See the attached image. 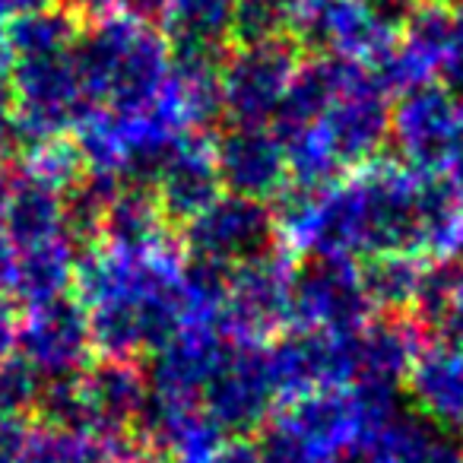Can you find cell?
I'll use <instances>...</instances> for the list:
<instances>
[{"instance_id":"6da1fadb","label":"cell","mask_w":463,"mask_h":463,"mask_svg":"<svg viewBox=\"0 0 463 463\" xmlns=\"http://www.w3.org/2000/svg\"><path fill=\"white\" fill-rule=\"evenodd\" d=\"M80 305L105 359L159 353L191 324L187 264L172 239L153 245L99 241L77 267Z\"/></svg>"},{"instance_id":"7a4b0ae2","label":"cell","mask_w":463,"mask_h":463,"mask_svg":"<svg viewBox=\"0 0 463 463\" xmlns=\"http://www.w3.org/2000/svg\"><path fill=\"white\" fill-rule=\"evenodd\" d=\"M73 58L90 109L111 115L156 105L172 80V39L153 20L121 10L90 20Z\"/></svg>"},{"instance_id":"3957f363","label":"cell","mask_w":463,"mask_h":463,"mask_svg":"<svg viewBox=\"0 0 463 463\" xmlns=\"http://www.w3.org/2000/svg\"><path fill=\"white\" fill-rule=\"evenodd\" d=\"M391 416H397V391L391 387H330L286 400L260 425V460L343 463Z\"/></svg>"},{"instance_id":"277c9868","label":"cell","mask_w":463,"mask_h":463,"mask_svg":"<svg viewBox=\"0 0 463 463\" xmlns=\"http://www.w3.org/2000/svg\"><path fill=\"white\" fill-rule=\"evenodd\" d=\"M391 92L378 80V73L355 61L334 58V83H330L327 102L305 128H315L336 165L343 172H353L368 165L378 149L391 140Z\"/></svg>"},{"instance_id":"5b68a950","label":"cell","mask_w":463,"mask_h":463,"mask_svg":"<svg viewBox=\"0 0 463 463\" xmlns=\"http://www.w3.org/2000/svg\"><path fill=\"white\" fill-rule=\"evenodd\" d=\"M292 283L296 264L279 248L229 270L216 327L235 340L264 343L292 324Z\"/></svg>"},{"instance_id":"8992f818","label":"cell","mask_w":463,"mask_h":463,"mask_svg":"<svg viewBox=\"0 0 463 463\" xmlns=\"http://www.w3.org/2000/svg\"><path fill=\"white\" fill-rule=\"evenodd\" d=\"M298 67L296 39L239 45L235 54H225L219 73L222 118L232 128H267V121H277Z\"/></svg>"},{"instance_id":"52a82bcc","label":"cell","mask_w":463,"mask_h":463,"mask_svg":"<svg viewBox=\"0 0 463 463\" xmlns=\"http://www.w3.org/2000/svg\"><path fill=\"white\" fill-rule=\"evenodd\" d=\"M77 48V45H73ZM71 52H48L16 58L14 67V109L16 124L33 143L58 140L64 130L77 128L90 111L77 58Z\"/></svg>"},{"instance_id":"ba28073f","label":"cell","mask_w":463,"mask_h":463,"mask_svg":"<svg viewBox=\"0 0 463 463\" xmlns=\"http://www.w3.org/2000/svg\"><path fill=\"white\" fill-rule=\"evenodd\" d=\"M277 222L267 200L219 194L203 213L184 222V248L191 260L219 270H235L260 254L273 251Z\"/></svg>"},{"instance_id":"9c48e42d","label":"cell","mask_w":463,"mask_h":463,"mask_svg":"<svg viewBox=\"0 0 463 463\" xmlns=\"http://www.w3.org/2000/svg\"><path fill=\"white\" fill-rule=\"evenodd\" d=\"M277 400L264 343L229 336L200 391V406L206 416L216 419L225 435H239L260 429L270 419Z\"/></svg>"},{"instance_id":"30bf717a","label":"cell","mask_w":463,"mask_h":463,"mask_svg":"<svg viewBox=\"0 0 463 463\" xmlns=\"http://www.w3.org/2000/svg\"><path fill=\"white\" fill-rule=\"evenodd\" d=\"M267 365L283 403L330 387H353L355 334L292 327L267 349Z\"/></svg>"},{"instance_id":"8fae6325","label":"cell","mask_w":463,"mask_h":463,"mask_svg":"<svg viewBox=\"0 0 463 463\" xmlns=\"http://www.w3.org/2000/svg\"><path fill=\"white\" fill-rule=\"evenodd\" d=\"M16 343L23 359L45 381L77 378L90 368V355L96 353L90 315L77 298L67 296L33 305L16 330Z\"/></svg>"},{"instance_id":"7c38bea8","label":"cell","mask_w":463,"mask_h":463,"mask_svg":"<svg viewBox=\"0 0 463 463\" xmlns=\"http://www.w3.org/2000/svg\"><path fill=\"white\" fill-rule=\"evenodd\" d=\"M372 302L362 286L359 267L349 260L315 258L296 270L292 283V327L355 334L372 321Z\"/></svg>"},{"instance_id":"4fadbf2b","label":"cell","mask_w":463,"mask_h":463,"mask_svg":"<svg viewBox=\"0 0 463 463\" xmlns=\"http://www.w3.org/2000/svg\"><path fill=\"white\" fill-rule=\"evenodd\" d=\"M463 130V105L448 86L425 83L400 92L391 118V140L416 172H441L450 146Z\"/></svg>"},{"instance_id":"5bb4252c","label":"cell","mask_w":463,"mask_h":463,"mask_svg":"<svg viewBox=\"0 0 463 463\" xmlns=\"http://www.w3.org/2000/svg\"><path fill=\"white\" fill-rule=\"evenodd\" d=\"M298 35L330 58L374 67L400 33L381 20L368 0H308Z\"/></svg>"},{"instance_id":"9a60e30c","label":"cell","mask_w":463,"mask_h":463,"mask_svg":"<svg viewBox=\"0 0 463 463\" xmlns=\"http://www.w3.org/2000/svg\"><path fill=\"white\" fill-rule=\"evenodd\" d=\"M149 187L168 222H191L222 194L216 143L206 140L203 130L184 134L159 162V168L149 178Z\"/></svg>"},{"instance_id":"2e32d148","label":"cell","mask_w":463,"mask_h":463,"mask_svg":"<svg viewBox=\"0 0 463 463\" xmlns=\"http://www.w3.org/2000/svg\"><path fill=\"white\" fill-rule=\"evenodd\" d=\"M216 162L222 187L254 200H273L289 184V162L277 130L229 128L216 140Z\"/></svg>"},{"instance_id":"e0dca14e","label":"cell","mask_w":463,"mask_h":463,"mask_svg":"<svg viewBox=\"0 0 463 463\" xmlns=\"http://www.w3.org/2000/svg\"><path fill=\"white\" fill-rule=\"evenodd\" d=\"M403 384L425 419L448 431L463 429V343L438 336L419 346Z\"/></svg>"},{"instance_id":"ac0fdd59","label":"cell","mask_w":463,"mask_h":463,"mask_svg":"<svg viewBox=\"0 0 463 463\" xmlns=\"http://www.w3.org/2000/svg\"><path fill=\"white\" fill-rule=\"evenodd\" d=\"M355 463H463V444L431 419L397 412L355 450Z\"/></svg>"},{"instance_id":"d6986e66","label":"cell","mask_w":463,"mask_h":463,"mask_svg":"<svg viewBox=\"0 0 463 463\" xmlns=\"http://www.w3.org/2000/svg\"><path fill=\"white\" fill-rule=\"evenodd\" d=\"M419 353V330L406 317H378L355 330V384L391 387L406 381Z\"/></svg>"},{"instance_id":"ffe728a7","label":"cell","mask_w":463,"mask_h":463,"mask_svg":"<svg viewBox=\"0 0 463 463\" xmlns=\"http://www.w3.org/2000/svg\"><path fill=\"white\" fill-rule=\"evenodd\" d=\"M73 235L39 241V245L16 248V270H14V292L33 308L42 302H54L67 292V286L77 283V245Z\"/></svg>"},{"instance_id":"44dd1931","label":"cell","mask_w":463,"mask_h":463,"mask_svg":"<svg viewBox=\"0 0 463 463\" xmlns=\"http://www.w3.org/2000/svg\"><path fill=\"white\" fill-rule=\"evenodd\" d=\"M362 286L372 302V308L403 315L410 308H419L425 279H429V260L416 254H378V258L362 260L359 267Z\"/></svg>"},{"instance_id":"7402d4cb","label":"cell","mask_w":463,"mask_h":463,"mask_svg":"<svg viewBox=\"0 0 463 463\" xmlns=\"http://www.w3.org/2000/svg\"><path fill=\"white\" fill-rule=\"evenodd\" d=\"M159 16L172 45L225 48L232 42L235 0H162Z\"/></svg>"},{"instance_id":"603a6c76","label":"cell","mask_w":463,"mask_h":463,"mask_svg":"<svg viewBox=\"0 0 463 463\" xmlns=\"http://www.w3.org/2000/svg\"><path fill=\"white\" fill-rule=\"evenodd\" d=\"M305 4L308 0H235L232 42L254 45V42L296 39L302 29Z\"/></svg>"},{"instance_id":"cb8c5ba5","label":"cell","mask_w":463,"mask_h":463,"mask_svg":"<svg viewBox=\"0 0 463 463\" xmlns=\"http://www.w3.org/2000/svg\"><path fill=\"white\" fill-rule=\"evenodd\" d=\"M45 378L26 359L0 362V416H20L29 406L42 403Z\"/></svg>"},{"instance_id":"d4e9b609","label":"cell","mask_w":463,"mask_h":463,"mask_svg":"<svg viewBox=\"0 0 463 463\" xmlns=\"http://www.w3.org/2000/svg\"><path fill=\"white\" fill-rule=\"evenodd\" d=\"M33 429L20 416H0V463H23Z\"/></svg>"},{"instance_id":"484cf974","label":"cell","mask_w":463,"mask_h":463,"mask_svg":"<svg viewBox=\"0 0 463 463\" xmlns=\"http://www.w3.org/2000/svg\"><path fill=\"white\" fill-rule=\"evenodd\" d=\"M438 178H441L444 184H448L450 191L463 200V130H460V137H457L454 146H450V153H448V159H444Z\"/></svg>"},{"instance_id":"4316f807","label":"cell","mask_w":463,"mask_h":463,"mask_svg":"<svg viewBox=\"0 0 463 463\" xmlns=\"http://www.w3.org/2000/svg\"><path fill=\"white\" fill-rule=\"evenodd\" d=\"M210 463H264L260 460L258 444L251 441H225L222 448L216 450Z\"/></svg>"},{"instance_id":"83f0119b","label":"cell","mask_w":463,"mask_h":463,"mask_svg":"<svg viewBox=\"0 0 463 463\" xmlns=\"http://www.w3.org/2000/svg\"><path fill=\"white\" fill-rule=\"evenodd\" d=\"M52 7V0H0V29L14 26L16 20L35 14V10Z\"/></svg>"},{"instance_id":"f1b7e54d","label":"cell","mask_w":463,"mask_h":463,"mask_svg":"<svg viewBox=\"0 0 463 463\" xmlns=\"http://www.w3.org/2000/svg\"><path fill=\"white\" fill-rule=\"evenodd\" d=\"M14 270H16V248L0 241V292L14 289Z\"/></svg>"},{"instance_id":"f546056e","label":"cell","mask_w":463,"mask_h":463,"mask_svg":"<svg viewBox=\"0 0 463 463\" xmlns=\"http://www.w3.org/2000/svg\"><path fill=\"white\" fill-rule=\"evenodd\" d=\"M16 330H20V327L14 324L10 311L0 308V362L10 359V349H14V343H16Z\"/></svg>"}]
</instances>
